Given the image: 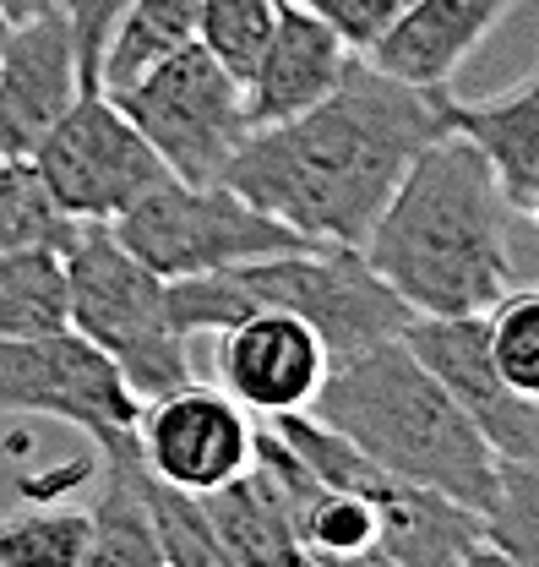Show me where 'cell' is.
<instances>
[{
  "instance_id": "7402d4cb",
  "label": "cell",
  "mask_w": 539,
  "mask_h": 567,
  "mask_svg": "<svg viewBox=\"0 0 539 567\" xmlns=\"http://www.w3.org/2000/svg\"><path fill=\"white\" fill-rule=\"evenodd\" d=\"M147 513H153V529H158L164 567H240L229 557V546H224V535H218L203 496L164 486V481L147 475Z\"/></svg>"
},
{
  "instance_id": "30bf717a",
  "label": "cell",
  "mask_w": 539,
  "mask_h": 567,
  "mask_svg": "<svg viewBox=\"0 0 539 567\" xmlns=\"http://www.w3.org/2000/svg\"><path fill=\"white\" fill-rule=\"evenodd\" d=\"M136 453L153 481L191 496H213L257 464V415L235 393L191 377L175 393L142 404Z\"/></svg>"
},
{
  "instance_id": "ac0fdd59",
  "label": "cell",
  "mask_w": 539,
  "mask_h": 567,
  "mask_svg": "<svg viewBox=\"0 0 539 567\" xmlns=\"http://www.w3.org/2000/svg\"><path fill=\"white\" fill-rule=\"evenodd\" d=\"M447 132L479 147L512 213L529 208V197L539 192V71L496 99H458L447 87Z\"/></svg>"
},
{
  "instance_id": "8992f818",
  "label": "cell",
  "mask_w": 539,
  "mask_h": 567,
  "mask_svg": "<svg viewBox=\"0 0 539 567\" xmlns=\"http://www.w3.org/2000/svg\"><path fill=\"white\" fill-rule=\"evenodd\" d=\"M110 229L158 279H197V274L317 246L300 229H289L283 218L246 203L235 186H224V181L197 186L180 175H164L153 192H142Z\"/></svg>"
},
{
  "instance_id": "52a82bcc",
  "label": "cell",
  "mask_w": 539,
  "mask_h": 567,
  "mask_svg": "<svg viewBox=\"0 0 539 567\" xmlns=\"http://www.w3.org/2000/svg\"><path fill=\"white\" fill-rule=\"evenodd\" d=\"M115 104L153 142L164 169L180 181H197V186L224 181L235 147L251 137L246 82H235L203 44H186L169 61H158L126 93H115Z\"/></svg>"
},
{
  "instance_id": "4316f807",
  "label": "cell",
  "mask_w": 539,
  "mask_h": 567,
  "mask_svg": "<svg viewBox=\"0 0 539 567\" xmlns=\"http://www.w3.org/2000/svg\"><path fill=\"white\" fill-rule=\"evenodd\" d=\"M87 546V513L33 507L0 518V567H76Z\"/></svg>"
},
{
  "instance_id": "277c9868",
  "label": "cell",
  "mask_w": 539,
  "mask_h": 567,
  "mask_svg": "<svg viewBox=\"0 0 539 567\" xmlns=\"http://www.w3.org/2000/svg\"><path fill=\"white\" fill-rule=\"evenodd\" d=\"M262 306L305 317L322 333L333 365L398 339L414 317L408 300L365 262L360 246H300L197 279H169V317L186 339L224 333L229 322Z\"/></svg>"
},
{
  "instance_id": "6da1fadb",
  "label": "cell",
  "mask_w": 539,
  "mask_h": 567,
  "mask_svg": "<svg viewBox=\"0 0 539 567\" xmlns=\"http://www.w3.org/2000/svg\"><path fill=\"white\" fill-rule=\"evenodd\" d=\"M436 137H447V87H414L354 55L322 104L251 126L224 186L317 246H365L376 213Z\"/></svg>"
},
{
  "instance_id": "836d02e7",
  "label": "cell",
  "mask_w": 539,
  "mask_h": 567,
  "mask_svg": "<svg viewBox=\"0 0 539 567\" xmlns=\"http://www.w3.org/2000/svg\"><path fill=\"white\" fill-rule=\"evenodd\" d=\"M6 33H11V17L0 11V50H6Z\"/></svg>"
},
{
  "instance_id": "9c48e42d",
  "label": "cell",
  "mask_w": 539,
  "mask_h": 567,
  "mask_svg": "<svg viewBox=\"0 0 539 567\" xmlns=\"http://www.w3.org/2000/svg\"><path fill=\"white\" fill-rule=\"evenodd\" d=\"M50 197L76 224H115L169 169L110 93H82L28 153Z\"/></svg>"
},
{
  "instance_id": "44dd1931",
  "label": "cell",
  "mask_w": 539,
  "mask_h": 567,
  "mask_svg": "<svg viewBox=\"0 0 539 567\" xmlns=\"http://www.w3.org/2000/svg\"><path fill=\"white\" fill-rule=\"evenodd\" d=\"M71 229H76V218L50 197L33 158H17V153L0 158V257L39 251V246L61 251L71 240Z\"/></svg>"
},
{
  "instance_id": "1f68e13d",
  "label": "cell",
  "mask_w": 539,
  "mask_h": 567,
  "mask_svg": "<svg viewBox=\"0 0 539 567\" xmlns=\"http://www.w3.org/2000/svg\"><path fill=\"white\" fill-rule=\"evenodd\" d=\"M458 567H518V563H512V557H507V551H496V546H490V540H485V546H479V551H474L469 563H458Z\"/></svg>"
},
{
  "instance_id": "f1b7e54d",
  "label": "cell",
  "mask_w": 539,
  "mask_h": 567,
  "mask_svg": "<svg viewBox=\"0 0 539 567\" xmlns=\"http://www.w3.org/2000/svg\"><path fill=\"white\" fill-rule=\"evenodd\" d=\"M305 11H317L328 28H333L338 39L349 44V50H371L398 17H404L414 0H300Z\"/></svg>"
},
{
  "instance_id": "cb8c5ba5",
  "label": "cell",
  "mask_w": 539,
  "mask_h": 567,
  "mask_svg": "<svg viewBox=\"0 0 539 567\" xmlns=\"http://www.w3.org/2000/svg\"><path fill=\"white\" fill-rule=\"evenodd\" d=\"M294 529L305 540L311 557L333 563V557H354L376 546V507L360 492H338V486H311L300 502H289Z\"/></svg>"
},
{
  "instance_id": "7a4b0ae2",
  "label": "cell",
  "mask_w": 539,
  "mask_h": 567,
  "mask_svg": "<svg viewBox=\"0 0 539 567\" xmlns=\"http://www.w3.org/2000/svg\"><path fill=\"white\" fill-rule=\"evenodd\" d=\"M360 251L414 317H479L518 284L512 203L458 132L408 164Z\"/></svg>"
},
{
  "instance_id": "2e32d148",
  "label": "cell",
  "mask_w": 539,
  "mask_h": 567,
  "mask_svg": "<svg viewBox=\"0 0 539 567\" xmlns=\"http://www.w3.org/2000/svg\"><path fill=\"white\" fill-rule=\"evenodd\" d=\"M376 546L398 567H458L485 546V513L447 492L387 475L376 492Z\"/></svg>"
},
{
  "instance_id": "ba28073f",
  "label": "cell",
  "mask_w": 539,
  "mask_h": 567,
  "mask_svg": "<svg viewBox=\"0 0 539 567\" xmlns=\"http://www.w3.org/2000/svg\"><path fill=\"white\" fill-rule=\"evenodd\" d=\"M0 415H50L104 447L136 436L142 399L99 344H87L76 328H50L0 339Z\"/></svg>"
},
{
  "instance_id": "d6a6232c",
  "label": "cell",
  "mask_w": 539,
  "mask_h": 567,
  "mask_svg": "<svg viewBox=\"0 0 539 567\" xmlns=\"http://www.w3.org/2000/svg\"><path fill=\"white\" fill-rule=\"evenodd\" d=\"M524 218H535V224H539V192L529 197V208H524Z\"/></svg>"
},
{
  "instance_id": "4fadbf2b",
  "label": "cell",
  "mask_w": 539,
  "mask_h": 567,
  "mask_svg": "<svg viewBox=\"0 0 539 567\" xmlns=\"http://www.w3.org/2000/svg\"><path fill=\"white\" fill-rule=\"evenodd\" d=\"M82 93H87V82H82V61H76L61 6L44 17L11 22L6 50H0V142H6V153L28 158Z\"/></svg>"
},
{
  "instance_id": "d6986e66",
  "label": "cell",
  "mask_w": 539,
  "mask_h": 567,
  "mask_svg": "<svg viewBox=\"0 0 539 567\" xmlns=\"http://www.w3.org/2000/svg\"><path fill=\"white\" fill-rule=\"evenodd\" d=\"M197 11H203V0H132V11L121 17V28L104 50L99 93L115 99L158 61H169L175 50L197 44Z\"/></svg>"
},
{
  "instance_id": "5bb4252c",
  "label": "cell",
  "mask_w": 539,
  "mask_h": 567,
  "mask_svg": "<svg viewBox=\"0 0 539 567\" xmlns=\"http://www.w3.org/2000/svg\"><path fill=\"white\" fill-rule=\"evenodd\" d=\"M524 0H414L404 17L365 50V61L414 87H453L469 55Z\"/></svg>"
},
{
  "instance_id": "5b68a950",
  "label": "cell",
  "mask_w": 539,
  "mask_h": 567,
  "mask_svg": "<svg viewBox=\"0 0 539 567\" xmlns=\"http://www.w3.org/2000/svg\"><path fill=\"white\" fill-rule=\"evenodd\" d=\"M66 322L115 360L142 404L191 382V339L169 317V279L115 240L110 224H76L61 246Z\"/></svg>"
},
{
  "instance_id": "e0dca14e",
  "label": "cell",
  "mask_w": 539,
  "mask_h": 567,
  "mask_svg": "<svg viewBox=\"0 0 539 567\" xmlns=\"http://www.w3.org/2000/svg\"><path fill=\"white\" fill-rule=\"evenodd\" d=\"M76 567H164L136 436L93 447V507H87V546Z\"/></svg>"
},
{
  "instance_id": "ffe728a7",
  "label": "cell",
  "mask_w": 539,
  "mask_h": 567,
  "mask_svg": "<svg viewBox=\"0 0 539 567\" xmlns=\"http://www.w3.org/2000/svg\"><path fill=\"white\" fill-rule=\"evenodd\" d=\"M50 328H71L61 251L39 246V251L0 257V339H28Z\"/></svg>"
},
{
  "instance_id": "484cf974",
  "label": "cell",
  "mask_w": 539,
  "mask_h": 567,
  "mask_svg": "<svg viewBox=\"0 0 539 567\" xmlns=\"http://www.w3.org/2000/svg\"><path fill=\"white\" fill-rule=\"evenodd\" d=\"M485 317V344L496 371L539 404V284H512Z\"/></svg>"
},
{
  "instance_id": "4dcf8cb0",
  "label": "cell",
  "mask_w": 539,
  "mask_h": 567,
  "mask_svg": "<svg viewBox=\"0 0 539 567\" xmlns=\"http://www.w3.org/2000/svg\"><path fill=\"white\" fill-rule=\"evenodd\" d=\"M322 563V557H317ZM322 567H398L382 546H371V551H354V557H333V563H322Z\"/></svg>"
},
{
  "instance_id": "83f0119b",
  "label": "cell",
  "mask_w": 539,
  "mask_h": 567,
  "mask_svg": "<svg viewBox=\"0 0 539 567\" xmlns=\"http://www.w3.org/2000/svg\"><path fill=\"white\" fill-rule=\"evenodd\" d=\"M132 11V0H61V17L71 28L76 61H82V82L87 93H99V71H104V50L121 28V17Z\"/></svg>"
},
{
  "instance_id": "9a60e30c",
  "label": "cell",
  "mask_w": 539,
  "mask_h": 567,
  "mask_svg": "<svg viewBox=\"0 0 539 567\" xmlns=\"http://www.w3.org/2000/svg\"><path fill=\"white\" fill-rule=\"evenodd\" d=\"M354 55L360 50H349L317 11H305L300 0H278V28L268 39V55L246 82L251 126H278V121H294L311 104H322L343 82Z\"/></svg>"
},
{
  "instance_id": "603a6c76",
  "label": "cell",
  "mask_w": 539,
  "mask_h": 567,
  "mask_svg": "<svg viewBox=\"0 0 539 567\" xmlns=\"http://www.w3.org/2000/svg\"><path fill=\"white\" fill-rule=\"evenodd\" d=\"M272 28H278V0H203L197 11V44L235 82H251V71L262 66Z\"/></svg>"
},
{
  "instance_id": "d4e9b609",
  "label": "cell",
  "mask_w": 539,
  "mask_h": 567,
  "mask_svg": "<svg viewBox=\"0 0 539 567\" xmlns=\"http://www.w3.org/2000/svg\"><path fill=\"white\" fill-rule=\"evenodd\" d=\"M485 540L518 567H539V447L501 458V481L485 507Z\"/></svg>"
},
{
  "instance_id": "f546056e",
  "label": "cell",
  "mask_w": 539,
  "mask_h": 567,
  "mask_svg": "<svg viewBox=\"0 0 539 567\" xmlns=\"http://www.w3.org/2000/svg\"><path fill=\"white\" fill-rule=\"evenodd\" d=\"M61 0H0V11L11 17V22H28V17H44V11H55Z\"/></svg>"
},
{
  "instance_id": "3957f363",
  "label": "cell",
  "mask_w": 539,
  "mask_h": 567,
  "mask_svg": "<svg viewBox=\"0 0 539 567\" xmlns=\"http://www.w3.org/2000/svg\"><path fill=\"white\" fill-rule=\"evenodd\" d=\"M311 415L343 431L376 470L447 492L469 507H490L501 458L479 436V425L458 410V399L419 365V354L398 339L338 360L311 399Z\"/></svg>"
},
{
  "instance_id": "7c38bea8",
  "label": "cell",
  "mask_w": 539,
  "mask_h": 567,
  "mask_svg": "<svg viewBox=\"0 0 539 567\" xmlns=\"http://www.w3.org/2000/svg\"><path fill=\"white\" fill-rule=\"evenodd\" d=\"M404 344L458 399L496 458H524L539 447V404L524 399L490 360L485 317H408Z\"/></svg>"
},
{
  "instance_id": "e575fe53",
  "label": "cell",
  "mask_w": 539,
  "mask_h": 567,
  "mask_svg": "<svg viewBox=\"0 0 539 567\" xmlns=\"http://www.w3.org/2000/svg\"><path fill=\"white\" fill-rule=\"evenodd\" d=\"M0 158H11V153H6V142H0Z\"/></svg>"
},
{
  "instance_id": "8fae6325",
  "label": "cell",
  "mask_w": 539,
  "mask_h": 567,
  "mask_svg": "<svg viewBox=\"0 0 539 567\" xmlns=\"http://www.w3.org/2000/svg\"><path fill=\"white\" fill-rule=\"evenodd\" d=\"M213 339H218V354H213L218 388L235 393L257 421L311 410V399L322 393V382L333 371L322 333L283 306H262Z\"/></svg>"
}]
</instances>
